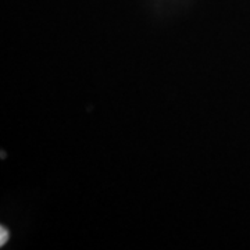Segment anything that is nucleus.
<instances>
[{
	"mask_svg": "<svg viewBox=\"0 0 250 250\" xmlns=\"http://www.w3.org/2000/svg\"><path fill=\"white\" fill-rule=\"evenodd\" d=\"M0 246H3L4 243H6V241H7V238H9V232L1 227V229H0Z\"/></svg>",
	"mask_w": 250,
	"mask_h": 250,
	"instance_id": "obj_1",
	"label": "nucleus"
}]
</instances>
